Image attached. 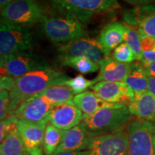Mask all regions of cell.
<instances>
[{"label":"cell","mask_w":155,"mask_h":155,"mask_svg":"<svg viewBox=\"0 0 155 155\" xmlns=\"http://www.w3.org/2000/svg\"><path fill=\"white\" fill-rule=\"evenodd\" d=\"M58 51L62 56L86 58L100 65L110 57L98 40L88 38H81L60 45Z\"/></svg>","instance_id":"cell-8"},{"label":"cell","mask_w":155,"mask_h":155,"mask_svg":"<svg viewBox=\"0 0 155 155\" xmlns=\"http://www.w3.org/2000/svg\"><path fill=\"white\" fill-rule=\"evenodd\" d=\"M70 78L65 73L49 68L27 73L15 79L9 92V113L12 116L19 106L29 98L38 96L54 86H63Z\"/></svg>","instance_id":"cell-1"},{"label":"cell","mask_w":155,"mask_h":155,"mask_svg":"<svg viewBox=\"0 0 155 155\" xmlns=\"http://www.w3.org/2000/svg\"><path fill=\"white\" fill-rule=\"evenodd\" d=\"M91 137L81 124L65 131L63 141L54 154L62 152H82L88 150Z\"/></svg>","instance_id":"cell-17"},{"label":"cell","mask_w":155,"mask_h":155,"mask_svg":"<svg viewBox=\"0 0 155 155\" xmlns=\"http://www.w3.org/2000/svg\"><path fill=\"white\" fill-rule=\"evenodd\" d=\"M131 119V114L128 108L124 106L83 114L80 124L91 137H96L124 129Z\"/></svg>","instance_id":"cell-2"},{"label":"cell","mask_w":155,"mask_h":155,"mask_svg":"<svg viewBox=\"0 0 155 155\" xmlns=\"http://www.w3.org/2000/svg\"><path fill=\"white\" fill-rule=\"evenodd\" d=\"M152 139H153V146H154V150L155 152V123H154V126H153Z\"/></svg>","instance_id":"cell-37"},{"label":"cell","mask_w":155,"mask_h":155,"mask_svg":"<svg viewBox=\"0 0 155 155\" xmlns=\"http://www.w3.org/2000/svg\"><path fill=\"white\" fill-rule=\"evenodd\" d=\"M91 88L96 96L111 104H129L134 96V91L122 82L100 81Z\"/></svg>","instance_id":"cell-14"},{"label":"cell","mask_w":155,"mask_h":155,"mask_svg":"<svg viewBox=\"0 0 155 155\" xmlns=\"http://www.w3.org/2000/svg\"><path fill=\"white\" fill-rule=\"evenodd\" d=\"M60 61L64 66L71 67L82 74L93 73L100 70L99 64L83 58L60 55Z\"/></svg>","instance_id":"cell-23"},{"label":"cell","mask_w":155,"mask_h":155,"mask_svg":"<svg viewBox=\"0 0 155 155\" xmlns=\"http://www.w3.org/2000/svg\"><path fill=\"white\" fill-rule=\"evenodd\" d=\"M39 95L47 98L53 104L72 101L75 96L72 89L66 86H51Z\"/></svg>","instance_id":"cell-24"},{"label":"cell","mask_w":155,"mask_h":155,"mask_svg":"<svg viewBox=\"0 0 155 155\" xmlns=\"http://www.w3.org/2000/svg\"><path fill=\"white\" fill-rule=\"evenodd\" d=\"M127 108L131 116L155 123V96L148 91L134 93Z\"/></svg>","instance_id":"cell-16"},{"label":"cell","mask_w":155,"mask_h":155,"mask_svg":"<svg viewBox=\"0 0 155 155\" xmlns=\"http://www.w3.org/2000/svg\"><path fill=\"white\" fill-rule=\"evenodd\" d=\"M145 73L150 77H155V62L150 64H143Z\"/></svg>","instance_id":"cell-32"},{"label":"cell","mask_w":155,"mask_h":155,"mask_svg":"<svg viewBox=\"0 0 155 155\" xmlns=\"http://www.w3.org/2000/svg\"><path fill=\"white\" fill-rule=\"evenodd\" d=\"M48 17L45 9L32 0L11 1L0 12V22L22 28L42 23Z\"/></svg>","instance_id":"cell-4"},{"label":"cell","mask_w":155,"mask_h":155,"mask_svg":"<svg viewBox=\"0 0 155 155\" xmlns=\"http://www.w3.org/2000/svg\"><path fill=\"white\" fill-rule=\"evenodd\" d=\"M125 43L129 46L133 52L135 59L141 62L142 60V50H141L140 36L134 29L127 26L126 30Z\"/></svg>","instance_id":"cell-26"},{"label":"cell","mask_w":155,"mask_h":155,"mask_svg":"<svg viewBox=\"0 0 155 155\" xmlns=\"http://www.w3.org/2000/svg\"><path fill=\"white\" fill-rule=\"evenodd\" d=\"M10 2L11 0H0V12Z\"/></svg>","instance_id":"cell-35"},{"label":"cell","mask_w":155,"mask_h":155,"mask_svg":"<svg viewBox=\"0 0 155 155\" xmlns=\"http://www.w3.org/2000/svg\"><path fill=\"white\" fill-rule=\"evenodd\" d=\"M53 155H86V151L82 152H62L59 154H55Z\"/></svg>","instance_id":"cell-34"},{"label":"cell","mask_w":155,"mask_h":155,"mask_svg":"<svg viewBox=\"0 0 155 155\" xmlns=\"http://www.w3.org/2000/svg\"><path fill=\"white\" fill-rule=\"evenodd\" d=\"M112 58L123 63H131L136 60L133 52L125 42L119 45L114 49Z\"/></svg>","instance_id":"cell-28"},{"label":"cell","mask_w":155,"mask_h":155,"mask_svg":"<svg viewBox=\"0 0 155 155\" xmlns=\"http://www.w3.org/2000/svg\"><path fill=\"white\" fill-rule=\"evenodd\" d=\"M127 131L124 129L107 134L93 137L86 155H127Z\"/></svg>","instance_id":"cell-9"},{"label":"cell","mask_w":155,"mask_h":155,"mask_svg":"<svg viewBox=\"0 0 155 155\" xmlns=\"http://www.w3.org/2000/svg\"><path fill=\"white\" fill-rule=\"evenodd\" d=\"M51 10L61 17L87 24L94 15L119 8L115 0H55L50 2Z\"/></svg>","instance_id":"cell-3"},{"label":"cell","mask_w":155,"mask_h":155,"mask_svg":"<svg viewBox=\"0 0 155 155\" xmlns=\"http://www.w3.org/2000/svg\"><path fill=\"white\" fill-rule=\"evenodd\" d=\"M125 21L129 25H137L139 32L155 39V3L139 6L132 14L126 15Z\"/></svg>","instance_id":"cell-15"},{"label":"cell","mask_w":155,"mask_h":155,"mask_svg":"<svg viewBox=\"0 0 155 155\" xmlns=\"http://www.w3.org/2000/svg\"><path fill=\"white\" fill-rule=\"evenodd\" d=\"M15 79L12 78L0 77V94L4 91L10 92L14 87Z\"/></svg>","instance_id":"cell-31"},{"label":"cell","mask_w":155,"mask_h":155,"mask_svg":"<svg viewBox=\"0 0 155 155\" xmlns=\"http://www.w3.org/2000/svg\"><path fill=\"white\" fill-rule=\"evenodd\" d=\"M9 92L4 91L0 94V121L10 117Z\"/></svg>","instance_id":"cell-30"},{"label":"cell","mask_w":155,"mask_h":155,"mask_svg":"<svg viewBox=\"0 0 155 155\" xmlns=\"http://www.w3.org/2000/svg\"><path fill=\"white\" fill-rule=\"evenodd\" d=\"M154 123L139 119L134 120L127 126V155H155L153 146Z\"/></svg>","instance_id":"cell-7"},{"label":"cell","mask_w":155,"mask_h":155,"mask_svg":"<svg viewBox=\"0 0 155 155\" xmlns=\"http://www.w3.org/2000/svg\"><path fill=\"white\" fill-rule=\"evenodd\" d=\"M73 102L83 114H92L105 108L126 106L124 104H111L101 99L93 91H86L75 95Z\"/></svg>","instance_id":"cell-19"},{"label":"cell","mask_w":155,"mask_h":155,"mask_svg":"<svg viewBox=\"0 0 155 155\" xmlns=\"http://www.w3.org/2000/svg\"><path fill=\"white\" fill-rule=\"evenodd\" d=\"M53 104L43 96H35L23 102L14 112L15 116L18 121L30 123H41L50 121V114Z\"/></svg>","instance_id":"cell-11"},{"label":"cell","mask_w":155,"mask_h":155,"mask_svg":"<svg viewBox=\"0 0 155 155\" xmlns=\"http://www.w3.org/2000/svg\"><path fill=\"white\" fill-rule=\"evenodd\" d=\"M41 28L45 35L55 43H67L85 35L82 23L68 17H48L42 23Z\"/></svg>","instance_id":"cell-6"},{"label":"cell","mask_w":155,"mask_h":155,"mask_svg":"<svg viewBox=\"0 0 155 155\" xmlns=\"http://www.w3.org/2000/svg\"><path fill=\"white\" fill-rule=\"evenodd\" d=\"M65 131L48 124L45 130L43 152L45 155H53L63 141Z\"/></svg>","instance_id":"cell-22"},{"label":"cell","mask_w":155,"mask_h":155,"mask_svg":"<svg viewBox=\"0 0 155 155\" xmlns=\"http://www.w3.org/2000/svg\"><path fill=\"white\" fill-rule=\"evenodd\" d=\"M49 64L42 55L32 50L19 52L7 58L5 68L12 78H18L33 71L49 68Z\"/></svg>","instance_id":"cell-10"},{"label":"cell","mask_w":155,"mask_h":155,"mask_svg":"<svg viewBox=\"0 0 155 155\" xmlns=\"http://www.w3.org/2000/svg\"><path fill=\"white\" fill-rule=\"evenodd\" d=\"M124 83L134 93L148 91V75L145 73L142 64H131L130 72Z\"/></svg>","instance_id":"cell-21"},{"label":"cell","mask_w":155,"mask_h":155,"mask_svg":"<svg viewBox=\"0 0 155 155\" xmlns=\"http://www.w3.org/2000/svg\"><path fill=\"white\" fill-rule=\"evenodd\" d=\"M148 91L155 96V77L148 76Z\"/></svg>","instance_id":"cell-33"},{"label":"cell","mask_w":155,"mask_h":155,"mask_svg":"<svg viewBox=\"0 0 155 155\" xmlns=\"http://www.w3.org/2000/svg\"><path fill=\"white\" fill-rule=\"evenodd\" d=\"M0 155H4L2 152V151H1V150H0Z\"/></svg>","instance_id":"cell-38"},{"label":"cell","mask_w":155,"mask_h":155,"mask_svg":"<svg viewBox=\"0 0 155 155\" xmlns=\"http://www.w3.org/2000/svg\"><path fill=\"white\" fill-rule=\"evenodd\" d=\"M17 120L15 116L0 121V144L17 129Z\"/></svg>","instance_id":"cell-29"},{"label":"cell","mask_w":155,"mask_h":155,"mask_svg":"<svg viewBox=\"0 0 155 155\" xmlns=\"http://www.w3.org/2000/svg\"><path fill=\"white\" fill-rule=\"evenodd\" d=\"M48 121L34 124L17 121V131L30 155H44L43 139Z\"/></svg>","instance_id":"cell-12"},{"label":"cell","mask_w":155,"mask_h":155,"mask_svg":"<svg viewBox=\"0 0 155 155\" xmlns=\"http://www.w3.org/2000/svg\"><path fill=\"white\" fill-rule=\"evenodd\" d=\"M131 67V63H121L109 57L100 65L99 73L94 80L96 83L100 81L124 83L130 72Z\"/></svg>","instance_id":"cell-18"},{"label":"cell","mask_w":155,"mask_h":155,"mask_svg":"<svg viewBox=\"0 0 155 155\" xmlns=\"http://www.w3.org/2000/svg\"><path fill=\"white\" fill-rule=\"evenodd\" d=\"M96 84L94 80H88L83 75H78L73 78H69L63 83V86H68L73 91L75 95L86 91L88 88H91Z\"/></svg>","instance_id":"cell-27"},{"label":"cell","mask_w":155,"mask_h":155,"mask_svg":"<svg viewBox=\"0 0 155 155\" xmlns=\"http://www.w3.org/2000/svg\"><path fill=\"white\" fill-rule=\"evenodd\" d=\"M0 150L4 155H30L17 129L0 144Z\"/></svg>","instance_id":"cell-25"},{"label":"cell","mask_w":155,"mask_h":155,"mask_svg":"<svg viewBox=\"0 0 155 155\" xmlns=\"http://www.w3.org/2000/svg\"><path fill=\"white\" fill-rule=\"evenodd\" d=\"M35 38L29 28L16 27L0 22V54L7 58L19 52L32 50Z\"/></svg>","instance_id":"cell-5"},{"label":"cell","mask_w":155,"mask_h":155,"mask_svg":"<svg viewBox=\"0 0 155 155\" xmlns=\"http://www.w3.org/2000/svg\"><path fill=\"white\" fill-rule=\"evenodd\" d=\"M83 116V114L72 101L53 104L50 111L49 122L58 129L67 131L80 124Z\"/></svg>","instance_id":"cell-13"},{"label":"cell","mask_w":155,"mask_h":155,"mask_svg":"<svg viewBox=\"0 0 155 155\" xmlns=\"http://www.w3.org/2000/svg\"><path fill=\"white\" fill-rule=\"evenodd\" d=\"M126 30L127 26L118 22L109 23L103 28L98 41L108 55L124 41Z\"/></svg>","instance_id":"cell-20"},{"label":"cell","mask_w":155,"mask_h":155,"mask_svg":"<svg viewBox=\"0 0 155 155\" xmlns=\"http://www.w3.org/2000/svg\"><path fill=\"white\" fill-rule=\"evenodd\" d=\"M7 63V58L0 54V68L5 66Z\"/></svg>","instance_id":"cell-36"}]
</instances>
